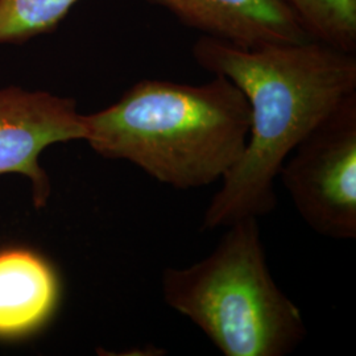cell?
<instances>
[{"mask_svg":"<svg viewBox=\"0 0 356 356\" xmlns=\"http://www.w3.org/2000/svg\"><path fill=\"white\" fill-rule=\"evenodd\" d=\"M193 58L241 90L251 113L244 152L207 206L202 229L267 216L277 204L275 182L285 160L356 94L355 53L317 40L244 48L202 36Z\"/></svg>","mask_w":356,"mask_h":356,"instance_id":"1","label":"cell"},{"mask_svg":"<svg viewBox=\"0 0 356 356\" xmlns=\"http://www.w3.org/2000/svg\"><path fill=\"white\" fill-rule=\"evenodd\" d=\"M306 33L341 51H356V0H284Z\"/></svg>","mask_w":356,"mask_h":356,"instance_id":"8","label":"cell"},{"mask_svg":"<svg viewBox=\"0 0 356 356\" xmlns=\"http://www.w3.org/2000/svg\"><path fill=\"white\" fill-rule=\"evenodd\" d=\"M79 0H0V44L44 35L58 26Z\"/></svg>","mask_w":356,"mask_h":356,"instance_id":"9","label":"cell"},{"mask_svg":"<svg viewBox=\"0 0 356 356\" xmlns=\"http://www.w3.org/2000/svg\"><path fill=\"white\" fill-rule=\"evenodd\" d=\"M297 213L318 235L356 238V94L312 131L281 168Z\"/></svg>","mask_w":356,"mask_h":356,"instance_id":"4","label":"cell"},{"mask_svg":"<svg viewBox=\"0 0 356 356\" xmlns=\"http://www.w3.org/2000/svg\"><path fill=\"white\" fill-rule=\"evenodd\" d=\"M58 298V277L44 257L22 248L0 252V338H19L40 329Z\"/></svg>","mask_w":356,"mask_h":356,"instance_id":"7","label":"cell"},{"mask_svg":"<svg viewBox=\"0 0 356 356\" xmlns=\"http://www.w3.org/2000/svg\"><path fill=\"white\" fill-rule=\"evenodd\" d=\"M83 124L94 152L189 191L223 179L239 161L251 113L225 76L201 85L144 79L114 104L83 115Z\"/></svg>","mask_w":356,"mask_h":356,"instance_id":"2","label":"cell"},{"mask_svg":"<svg viewBox=\"0 0 356 356\" xmlns=\"http://www.w3.org/2000/svg\"><path fill=\"white\" fill-rule=\"evenodd\" d=\"M204 36L256 48L313 40L284 0H149Z\"/></svg>","mask_w":356,"mask_h":356,"instance_id":"6","label":"cell"},{"mask_svg":"<svg viewBox=\"0 0 356 356\" xmlns=\"http://www.w3.org/2000/svg\"><path fill=\"white\" fill-rule=\"evenodd\" d=\"M226 229L198 263L164 269L163 298L225 356L289 355L307 329L300 307L273 280L259 219L243 218Z\"/></svg>","mask_w":356,"mask_h":356,"instance_id":"3","label":"cell"},{"mask_svg":"<svg viewBox=\"0 0 356 356\" xmlns=\"http://www.w3.org/2000/svg\"><path fill=\"white\" fill-rule=\"evenodd\" d=\"M83 138V114L74 99L42 90L0 88V176L26 177L35 206H45L51 193L40 156L51 145Z\"/></svg>","mask_w":356,"mask_h":356,"instance_id":"5","label":"cell"}]
</instances>
